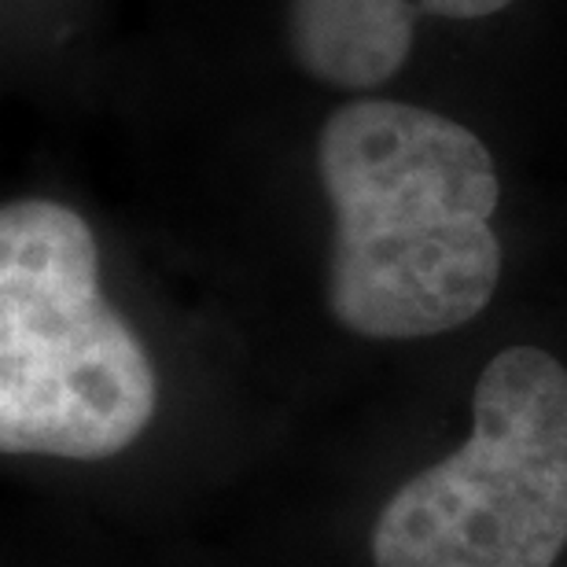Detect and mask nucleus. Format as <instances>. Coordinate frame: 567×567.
<instances>
[{
  "mask_svg": "<svg viewBox=\"0 0 567 567\" xmlns=\"http://www.w3.org/2000/svg\"><path fill=\"white\" fill-rule=\"evenodd\" d=\"M332 203L328 306L365 339H427L486 310L502 280L494 155L464 122L358 96L317 133Z\"/></svg>",
  "mask_w": 567,
  "mask_h": 567,
  "instance_id": "nucleus-1",
  "label": "nucleus"
},
{
  "mask_svg": "<svg viewBox=\"0 0 567 567\" xmlns=\"http://www.w3.org/2000/svg\"><path fill=\"white\" fill-rule=\"evenodd\" d=\"M158 405L155 365L104 299L100 247L55 199L0 210V450L104 461Z\"/></svg>",
  "mask_w": 567,
  "mask_h": 567,
  "instance_id": "nucleus-2",
  "label": "nucleus"
},
{
  "mask_svg": "<svg viewBox=\"0 0 567 567\" xmlns=\"http://www.w3.org/2000/svg\"><path fill=\"white\" fill-rule=\"evenodd\" d=\"M472 435L413 475L372 530L377 567H553L567 546V369L538 347L486 361Z\"/></svg>",
  "mask_w": 567,
  "mask_h": 567,
  "instance_id": "nucleus-3",
  "label": "nucleus"
},
{
  "mask_svg": "<svg viewBox=\"0 0 567 567\" xmlns=\"http://www.w3.org/2000/svg\"><path fill=\"white\" fill-rule=\"evenodd\" d=\"M516 0H288L284 44L317 85L369 93L402 71L421 19L475 22Z\"/></svg>",
  "mask_w": 567,
  "mask_h": 567,
  "instance_id": "nucleus-4",
  "label": "nucleus"
}]
</instances>
